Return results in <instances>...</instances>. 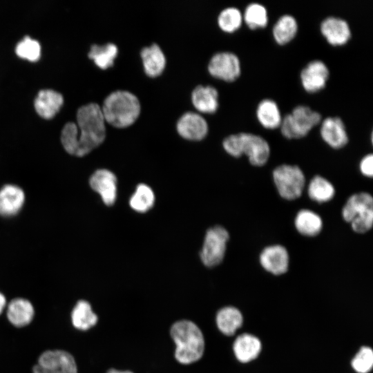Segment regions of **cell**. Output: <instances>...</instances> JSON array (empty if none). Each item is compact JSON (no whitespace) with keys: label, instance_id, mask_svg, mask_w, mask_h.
<instances>
[{"label":"cell","instance_id":"obj_35","mask_svg":"<svg viewBox=\"0 0 373 373\" xmlns=\"http://www.w3.org/2000/svg\"><path fill=\"white\" fill-rule=\"evenodd\" d=\"M360 171L363 175L372 178L373 175V155L372 153L365 155L360 162Z\"/></svg>","mask_w":373,"mask_h":373},{"label":"cell","instance_id":"obj_23","mask_svg":"<svg viewBox=\"0 0 373 373\" xmlns=\"http://www.w3.org/2000/svg\"><path fill=\"white\" fill-rule=\"evenodd\" d=\"M233 350L236 358L248 363L257 358L261 350L260 341L255 336L242 334L235 340Z\"/></svg>","mask_w":373,"mask_h":373},{"label":"cell","instance_id":"obj_20","mask_svg":"<svg viewBox=\"0 0 373 373\" xmlns=\"http://www.w3.org/2000/svg\"><path fill=\"white\" fill-rule=\"evenodd\" d=\"M140 56L145 73L150 77H157L164 71L166 57L161 48L156 44L144 47Z\"/></svg>","mask_w":373,"mask_h":373},{"label":"cell","instance_id":"obj_31","mask_svg":"<svg viewBox=\"0 0 373 373\" xmlns=\"http://www.w3.org/2000/svg\"><path fill=\"white\" fill-rule=\"evenodd\" d=\"M155 202L153 190L146 184H140L130 198L131 207L140 213H144L152 208Z\"/></svg>","mask_w":373,"mask_h":373},{"label":"cell","instance_id":"obj_34","mask_svg":"<svg viewBox=\"0 0 373 373\" xmlns=\"http://www.w3.org/2000/svg\"><path fill=\"white\" fill-rule=\"evenodd\" d=\"M373 365V352L369 347H362L352 361L353 369L358 373L369 372Z\"/></svg>","mask_w":373,"mask_h":373},{"label":"cell","instance_id":"obj_17","mask_svg":"<svg viewBox=\"0 0 373 373\" xmlns=\"http://www.w3.org/2000/svg\"><path fill=\"white\" fill-rule=\"evenodd\" d=\"M25 202V193L18 186L6 184L0 189V216H13L17 214Z\"/></svg>","mask_w":373,"mask_h":373},{"label":"cell","instance_id":"obj_11","mask_svg":"<svg viewBox=\"0 0 373 373\" xmlns=\"http://www.w3.org/2000/svg\"><path fill=\"white\" fill-rule=\"evenodd\" d=\"M329 77L327 65L318 59L309 61L300 73L301 85L308 93H316L324 88Z\"/></svg>","mask_w":373,"mask_h":373},{"label":"cell","instance_id":"obj_2","mask_svg":"<svg viewBox=\"0 0 373 373\" xmlns=\"http://www.w3.org/2000/svg\"><path fill=\"white\" fill-rule=\"evenodd\" d=\"M170 336L175 344L174 356L178 363L189 365L202 357L204 338L194 322L186 319L175 322L170 328Z\"/></svg>","mask_w":373,"mask_h":373},{"label":"cell","instance_id":"obj_32","mask_svg":"<svg viewBox=\"0 0 373 373\" xmlns=\"http://www.w3.org/2000/svg\"><path fill=\"white\" fill-rule=\"evenodd\" d=\"M243 23L242 12L236 7L229 6L218 15V24L224 32L231 33L239 29Z\"/></svg>","mask_w":373,"mask_h":373},{"label":"cell","instance_id":"obj_4","mask_svg":"<svg viewBox=\"0 0 373 373\" xmlns=\"http://www.w3.org/2000/svg\"><path fill=\"white\" fill-rule=\"evenodd\" d=\"M222 146L225 151L233 157L247 155L254 166H263L270 155L268 142L263 137L250 132L231 134L224 139Z\"/></svg>","mask_w":373,"mask_h":373},{"label":"cell","instance_id":"obj_26","mask_svg":"<svg viewBox=\"0 0 373 373\" xmlns=\"http://www.w3.org/2000/svg\"><path fill=\"white\" fill-rule=\"evenodd\" d=\"M97 321L90 304L85 300H78L71 312L73 325L79 330L86 331L95 326Z\"/></svg>","mask_w":373,"mask_h":373},{"label":"cell","instance_id":"obj_9","mask_svg":"<svg viewBox=\"0 0 373 373\" xmlns=\"http://www.w3.org/2000/svg\"><path fill=\"white\" fill-rule=\"evenodd\" d=\"M32 373H77L74 357L61 350H47L39 357Z\"/></svg>","mask_w":373,"mask_h":373},{"label":"cell","instance_id":"obj_13","mask_svg":"<svg viewBox=\"0 0 373 373\" xmlns=\"http://www.w3.org/2000/svg\"><path fill=\"white\" fill-rule=\"evenodd\" d=\"M320 135L323 141L333 149L345 146L349 137L343 120L338 116H328L320 122Z\"/></svg>","mask_w":373,"mask_h":373},{"label":"cell","instance_id":"obj_22","mask_svg":"<svg viewBox=\"0 0 373 373\" xmlns=\"http://www.w3.org/2000/svg\"><path fill=\"white\" fill-rule=\"evenodd\" d=\"M34 314V307L27 299L16 298L8 304L7 318L14 326L21 327L28 325L32 321Z\"/></svg>","mask_w":373,"mask_h":373},{"label":"cell","instance_id":"obj_30","mask_svg":"<svg viewBox=\"0 0 373 373\" xmlns=\"http://www.w3.org/2000/svg\"><path fill=\"white\" fill-rule=\"evenodd\" d=\"M307 192L312 200L325 202L333 198L335 195V189L327 179L316 175L309 182Z\"/></svg>","mask_w":373,"mask_h":373},{"label":"cell","instance_id":"obj_12","mask_svg":"<svg viewBox=\"0 0 373 373\" xmlns=\"http://www.w3.org/2000/svg\"><path fill=\"white\" fill-rule=\"evenodd\" d=\"M320 31L326 41L332 46L347 44L352 37V30L348 22L343 18L330 15L320 23Z\"/></svg>","mask_w":373,"mask_h":373},{"label":"cell","instance_id":"obj_36","mask_svg":"<svg viewBox=\"0 0 373 373\" xmlns=\"http://www.w3.org/2000/svg\"><path fill=\"white\" fill-rule=\"evenodd\" d=\"M6 305V299L4 295L0 292V314L2 313Z\"/></svg>","mask_w":373,"mask_h":373},{"label":"cell","instance_id":"obj_21","mask_svg":"<svg viewBox=\"0 0 373 373\" xmlns=\"http://www.w3.org/2000/svg\"><path fill=\"white\" fill-rule=\"evenodd\" d=\"M256 115L258 122L265 128H279L283 115L277 102L271 98L262 99L258 104Z\"/></svg>","mask_w":373,"mask_h":373},{"label":"cell","instance_id":"obj_5","mask_svg":"<svg viewBox=\"0 0 373 373\" xmlns=\"http://www.w3.org/2000/svg\"><path fill=\"white\" fill-rule=\"evenodd\" d=\"M322 120V115L305 104L295 106L291 111L283 116L279 126L282 135L287 139H299Z\"/></svg>","mask_w":373,"mask_h":373},{"label":"cell","instance_id":"obj_33","mask_svg":"<svg viewBox=\"0 0 373 373\" xmlns=\"http://www.w3.org/2000/svg\"><path fill=\"white\" fill-rule=\"evenodd\" d=\"M15 52L21 58L37 61L41 56V46L37 41L26 36L18 43Z\"/></svg>","mask_w":373,"mask_h":373},{"label":"cell","instance_id":"obj_24","mask_svg":"<svg viewBox=\"0 0 373 373\" xmlns=\"http://www.w3.org/2000/svg\"><path fill=\"white\" fill-rule=\"evenodd\" d=\"M298 30V23L296 18L291 14H283L275 21L271 32L275 41L284 45L296 37Z\"/></svg>","mask_w":373,"mask_h":373},{"label":"cell","instance_id":"obj_29","mask_svg":"<svg viewBox=\"0 0 373 373\" xmlns=\"http://www.w3.org/2000/svg\"><path fill=\"white\" fill-rule=\"evenodd\" d=\"M242 18L243 21L251 29L265 28L269 21L267 8L258 2L247 4L242 12Z\"/></svg>","mask_w":373,"mask_h":373},{"label":"cell","instance_id":"obj_7","mask_svg":"<svg viewBox=\"0 0 373 373\" xmlns=\"http://www.w3.org/2000/svg\"><path fill=\"white\" fill-rule=\"evenodd\" d=\"M273 178L280 195L284 199L293 200L302 195L305 178L298 166L280 165L274 170Z\"/></svg>","mask_w":373,"mask_h":373},{"label":"cell","instance_id":"obj_16","mask_svg":"<svg viewBox=\"0 0 373 373\" xmlns=\"http://www.w3.org/2000/svg\"><path fill=\"white\" fill-rule=\"evenodd\" d=\"M260 262L266 271L274 275H281L288 269L289 254L282 245L268 246L261 252Z\"/></svg>","mask_w":373,"mask_h":373},{"label":"cell","instance_id":"obj_25","mask_svg":"<svg viewBox=\"0 0 373 373\" xmlns=\"http://www.w3.org/2000/svg\"><path fill=\"white\" fill-rule=\"evenodd\" d=\"M218 329L224 335L233 336L242 324L241 312L234 307H224L220 309L216 317Z\"/></svg>","mask_w":373,"mask_h":373},{"label":"cell","instance_id":"obj_3","mask_svg":"<svg viewBox=\"0 0 373 373\" xmlns=\"http://www.w3.org/2000/svg\"><path fill=\"white\" fill-rule=\"evenodd\" d=\"M101 109L106 122L116 128H126L137 120L141 105L132 93L117 90L105 98Z\"/></svg>","mask_w":373,"mask_h":373},{"label":"cell","instance_id":"obj_19","mask_svg":"<svg viewBox=\"0 0 373 373\" xmlns=\"http://www.w3.org/2000/svg\"><path fill=\"white\" fill-rule=\"evenodd\" d=\"M218 92L211 86H196L191 93V102L195 108L200 113H213L219 106Z\"/></svg>","mask_w":373,"mask_h":373},{"label":"cell","instance_id":"obj_1","mask_svg":"<svg viewBox=\"0 0 373 373\" xmlns=\"http://www.w3.org/2000/svg\"><path fill=\"white\" fill-rule=\"evenodd\" d=\"M101 106L90 103L77 112V136L70 155L83 157L103 143L106 135Z\"/></svg>","mask_w":373,"mask_h":373},{"label":"cell","instance_id":"obj_37","mask_svg":"<svg viewBox=\"0 0 373 373\" xmlns=\"http://www.w3.org/2000/svg\"><path fill=\"white\" fill-rule=\"evenodd\" d=\"M106 373H133L130 370H118L115 368L109 369Z\"/></svg>","mask_w":373,"mask_h":373},{"label":"cell","instance_id":"obj_15","mask_svg":"<svg viewBox=\"0 0 373 373\" xmlns=\"http://www.w3.org/2000/svg\"><path fill=\"white\" fill-rule=\"evenodd\" d=\"M92 189L99 194L104 203L113 205L117 198V178L115 174L107 169L95 171L89 179Z\"/></svg>","mask_w":373,"mask_h":373},{"label":"cell","instance_id":"obj_14","mask_svg":"<svg viewBox=\"0 0 373 373\" xmlns=\"http://www.w3.org/2000/svg\"><path fill=\"white\" fill-rule=\"evenodd\" d=\"M176 129L182 137L191 141H200L207 136L209 126L202 115L189 111L178 120Z\"/></svg>","mask_w":373,"mask_h":373},{"label":"cell","instance_id":"obj_27","mask_svg":"<svg viewBox=\"0 0 373 373\" xmlns=\"http://www.w3.org/2000/svg\"><path fill=\"white\" fill-rule=\"evenodd\" d=\"M294 223L297 231L306 236L318 235L323 227L321 218L309 209L300 210L296 216Z\"/></svg>","mask_w":373,"mask_h":373},{"label":"cell","instance_id":"obj_6","mask_svg":"<svg viewBox=\"0 0 373 373\" xmlns=\"http://www.w3.org/2000/svg\"><path fill=\"white\" fill-rule=\"evenodd\" d=\"M343 219L359 233L368 231L373 223V198L366 192L353 194L342 209Z\"/></svg>","mask_w":373,"mask_h":373},{"label":"cell","instance_id":"obj_8","mask_svg":"<svg viewBox=\"0 0 373 373\" xmlns=\"http://www.w3.org/2000/svg\"><path fill=\"white\" fill-rule=\"evenodd\" d=\"M229 238L228 231L221 226L208 229L200 253V259L206 267H213L223 260Z\"/></svg>","mask_w":373,"mask_h":373},{"label":"cell","instance_id":"obj_10","mask_svg":"<svg viewBox=\"0 0 373 373\" xmlns=\"http://www.w3.org/2000/svg\"><path fill=\"white\" fill-rule=\"evenodd\" d=\"M209 73L213 77L225 81L233 82L241 74V63L236 54L222 51L214 54L208 64Z\"/></svg>","mask_w":373,"mask_h":373},{"label":"cell","instance_id":"obj_18","mask_svg":"<svg viewBox=\"0 0 373 373\" xmlns=\"http://www.w3.org/2000/svg\"><path fill=\"white\" fill-rule=\"evenodd\" d=\"M64 103L61 93L51 89L41 90L35 99L37 114L46 119H51L59 111Z\"/></svg>","mask_w":373,"mask_h":373},{"label":"cell","instance_id":"obj_28","mask_svg":"<svg viewBox=\"0 0 373 373\" xmlns=\"http://www.w3.org/2000/svg\"><path fill=\"white\" fill-rule=\"evenodd\" d=\"M118 54L117 46L113 43H108L102 46L93 44L88 53L89 59L99 68L105 70L114 64V61Z\"/></svg>","mask_w":373,"mask_h":373}]
</instances>
